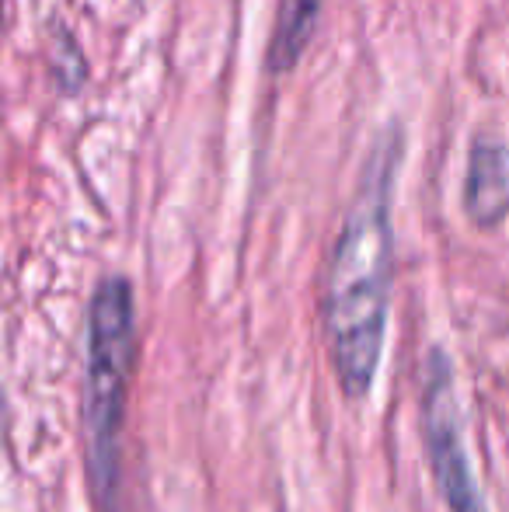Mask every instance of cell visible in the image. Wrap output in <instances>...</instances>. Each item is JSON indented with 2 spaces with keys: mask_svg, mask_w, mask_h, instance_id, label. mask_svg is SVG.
I'll list each match as a JSON object with an SVG mask.
<instances>
[{
  "mask_svg": "<svg viewBox=\"0 0 509 512\" xmlns=\"http://www.w3.org/2000/svg\"><path fill=\"white\" fill-rule=\"evenodd\" d=\"M325 0H279L276 25H272L269 39V70L272 74H286L297 67V60L304 56L307 42L318 25V14Z\"/></svg>",
  "mask_w": 509,
  "mask_h": 512,
  "instance_id": "cell-5",
  "label": "cell"
},
{
  "mask_svg": "<svg viewBox=\"0 0 509 512\" xmlns=\"http://www.w3.org/2000/svg\"><path fill=\"white\" fill-rule=\"evenodd\" d=\"M419 429L422 446H426L429 474H433L436 492H440L447 512H489L475 478V464H471L468 436H464L454 363H450V356L440 345H433L426 352V359H422Z\"/></svg>",
  "mask_w": 509,
  "mask_h": 512,
  "instance_id": "cell-3",
  "label": "cell"
},
{
  "mask_svg": "<svg viewBox=\"0 0 509 512\" xmlns=\"http://www.w3.org/2000/svg\"><path fill=\"white\" fill-rule=\"evenodd\" d=\"M136 370V304L133 286L109 276L95 286L88 304V373H84V464L91 499L102 512H116L123 474L126 394Z\"/></svg>",
  "mask_w": 509,
  "mask_h": 512,
  "instance_id": "cell-2",
  "label": "cell"
},
{
  "mask_svg": "<svg viewBox=\"0 0 509 512\" xmlns=\"http://www.w3.org/2000/svg\"><path fill=\"white\" fill-rule=\"evenodd\" d=\"M405 161V129L387 122L370 143L325 276V342L332 370L349 401L374 391L387 342L394 279V189Z\"/></svg>",
  "mask_w": 509,
  "mask_h": 512,
  "instance_id": "cell-1",
  "label": "cell"
},
{
  "mask_svg": "<svg viewBox=\"0 0 509 512\" xmlns=\"http://www.w3.org/2000/svg\"><path fill=\"white\" fill-rule=\"evenodd\" d=\"M464 209L478 230H496L509 216V150L496 136H478L468 150Z\"/></svg>",
  "mask_w": 509,
  "mask_h": 512,
  "instance_id": "cell-4",
  "label": "cell"
}]
</instances>
